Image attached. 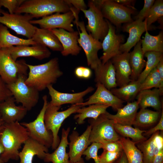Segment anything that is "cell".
<instances>
[{"mask_svg": "<svg viewBox=\"0 0 163 163\" xmlns=\"http://www.w3.org/2000/svg\"><path fill=\"white\" fill-rule=\"evenodd\" d=\"M156 67L160 75L161 81L163 82V56L161 59Z\"/></svg>", "mask_w": 163, "mask_h": 163, "instance_id": "f5cc1de1", "label": "cell"}, {"mask_svg": "<svg viewBox=\"0 0 163 163\" xmlns=\"http://www.w3.org/2000/svg\"><path fill=\"white\" fill-rule=\"evenodd\" d=\"M26 65L29 72L25 83L39 91L56 83L58 79L63 75L57 57L53 58L43 64L32 65L27 63Z\"/></svg>", "mask_w": 163, "mask_h": 163, "instance_id": "7a4b0ae2", "label": "cell"}, {"mask_svg": "<svg viewBox=\"0 0 163 163\" xmlns=\"http://www.w3.org/2000/svg\"><path fill=\"white\" fill-rule=\"evenodd\" d=\"M100 8L104 18L117 29L120 28L122 24L133 21L131 15L134 14L135 10L119 4L113 0H101Z\"/></svg>", "mask_w": 163, "mask_h": 163, "instance_id": "8fae6325", "label": "cell"}, {"mask_svg": "<svg viewBox=\"0 0 163 163\" xmlns=\"http://www.w3.org/2000/svg\"><path fill=\"white\" fill-rule=\"evenodd\" d=\"M70 130V127L66 129H62L61 138L59 145L53 152L46 153L43 160L45 162L72 163L69 159L68 153L66 151V148L69 144L68 137Z\"/></svg>", "mask_w": 163, "mask_h": 163, "instance_id": "4316f807", "label": "cell"}, {"mask_svg": "<svg viewBox=\"0 0 163 163\" xmlns=\"http://www.w3.org/2000/svg\"><path fill=\"white\" fill-rule=\"evenodd\" d=\"M29 137L27 129L19 122L5 123L0 130V144L4 149L1 159L5 163L19 159V150Z\"/></svg>", "mask_w": 163, "mask_h": 163, "instance_id": "6da1fadb", "label": "cell"}, {"mask_svg": "<svg viewBox=\"0 0 163 163\" xmlns=\"http://www.w3.org/2000/svg\"><path fill=\"white\" fill-rule=\"evenodd\" d=\"M66 2L77 10L80 11L87 9V6L83 0H65Z\"/></svg>", "mask_w": 163, "mask_h": 163, "instance_id": "c3c4849f", "label": "cell"}, {"mask_svg": "<svg viewBox=\"0 0 163 163\" xmlns=\"http://www.w3.org/2000/svg\"><path fill=\"white\" fill-rule=\"evenodd\" d=\"M163 130V110L161 115L160 118L157 124L154 127L152 128L143 133V135L149 136L152 134L159 131Z\"/></svg>", "mask_w": 163, "mask_h": 163, "instance_id": "7dc6e473", "label": "cell"}, {"mask_svg": "<svg viewBox=\"0 0 163 163\" xmlns=\"http://www.w3.org/2000/svg\"><path fill=\"white\" fill-rule=\"evenodd\" d=\"M137 101L127 102L126 105L118 109L115 114L107 111L104 114L108 118L113 120L114 123L122 125H133L137 110L139 108Z\"/></svg>", "mask_w": 163, "mask_h": 163, "instance_id": "603a6c76", "label": "cell"}, {"mask_svg": "<svg viewBox=\"0 0 163 163\" xmlns=\"http://www.w3.org/2000/svg\"><path fill=\"white\" fill-rule=\"evenodd\" d=\"M160 115L159 111H154L146 108L140 109L136 113L133 125L139 127L149 126L156 123Z\"/></svg>", "mask_w": 163, "mask_h": 163, "instance_id": "8d00e7d4", "label": "cell"}, {"mask_svg": "<svg viewBox=\"0 0 163 163\" xmlns=\"http://www.w3.org/2000/svg\"><path fill=\"white\" fill-rule=\"evenodd\" d=\"M0 15V23L15 32L31 39L34 35L36 27L30 23L33 18L30 14L14 13L11 14L5 12Z\"/></svg>", "mask_w": 163, "mask_h": 163, "instance_id": "7c38bea8", "label": "cell"}, {"mask_svg": "<svg viewBox=\"0 0 163 163\" xmlns=\"http://www.w3.org/2000/svg\"><path fill=\"white\" fill-rule=\"evenodd\" d=\"M43 107L36 118L29 123L22 122L20 124L27 129L29 136L47 148L52 146L53 136L51 131L46 128L44 121V117L48 101L47 97H43Z\"/></svg>", "mask_w": 163, "mask_h": 163, "instance_id": "52a82bcc", "label": "cell"}, {"mask_svg": "<svg viewBox=\"0 0 163 163\" xmlns=\"http://www.w3.org/2000/svg\"><path fill=\"white\" fill-rule=\"evenodd\" d=\"M13 97L0 102V113L5 123L19 122L25 117L28 111L21 106H17Z\"/></svg>", "mask_w": 163, "mask_h": 163, "instance_id": "7402d4cb", "label": "cell"}, {"mask_svg": "<svg viewBox=\"0 0 163 163\" xmlns=\"http://www.w3.org/2000/svg\"><path fill=\"white\" fill-rule=\"evenodd\" d=\"M91 127L89 140L91 144L94 142L101 143L104 141H117L120 137L114 128V122L107 118L104 114L97 119L89 120Z\"/></svg>", "mask_w": 163, "mask_h": 163, "instance_id": "30bf717a", "label": "cell"}, {"mask_svg": "<svg viewBox=\"0 0 163 163\" xmlns=\"http://www.w3.org/2000/svg\"><path fill=\"white\" fill-rule=\"evenodd\" d=\"M163 0L155 1L145 18L147 26H151L152 24L163 18Z\"/></svg>", "mask_w": 163, "mask_h": 163, "instance_id": "ab89813d", "label": "cell"}, {"mask_svg": "<svg viewBox=\"0 0 163 163\" xmlns=\"http://www.w3.org/2000/svg\"><path fill=\"white\" fill-rule=\"evenodd\" d=\"M12 96V95L8 87L7 84L0 77V102Z\"/></svg>", "mask_w": 163, "mask_h": 163, "instance_id": "bcb514c9", "label": "cell"}, {"mask_svg": "<svg viewBox=\"0 0 163 163\" xmlns=\"http://www.w3.org/2000/svg\"><path fill=\"white\" fill-rule=\"evenodd\" d=\"M109 107L108 105L99 104L82 107L77 110V113L75 115L74 118L79 124L84 123L85 120L87 118L95 120L100 115L104 114Z\"/></svg>", "mask_w": 163, "mask_h": 163, "instance_id": "4dcf8cb0", "label": "cell"}, {"mask_svg": "<svg viewBox=\"0 0 163 163\" xmlns=\"http://www.w3.org/2000/svg\"><path fill=\"white\" fill-rule=\"evenodd\" d=\"M48 152V148L29 137L24 143L21 151L19 152V163H33L35 155L43 160Z\"/></svg>", "mask_w": 163, "mask_h": 163, "instance_id": "cb8c5ba5", "label": "cell"}, {"mask_svg": "<svg viewBox=\"0 0 163 163\" xmlns=\"http://www.w3.org/2000/svg\"><path fill=\"white\" fill-rule=\"evenodd\" d=\"M129 52H125L112 58L110 60L115 71L117 86H122L131 81L132 69L129 62Z\"/></svg>", "mask_w": 163, "mask_h": 163, "instance_id": "ffe728a7", "label": "cell"}, {"mask_svg": "<svg viewBox=\"0 0 163 163\" xmlns=\"http://www.w3.org/2000/svg\"><path fill=\"white\" fill-rule=\"evenodd\" d=\"M37 44L48 47L53 51L61 52L62 47L56 36L50 30L36 27L31 39Z\"/></svg>", "mask_w": 163, "mask_h": 163, "instance_id": "83f0119b", "label": "cell"}, {"mask_svg": "<svg viewBox=\"0 0 163 163\" xmlns=\"http://www.w3.org/2000/svg\"><path fill=\"white\" fill-rule=\"evenodd\" d=\"M158 88L163 93V82H162L158 70L155 67L149 73L143 82L141 84L140 90Z\"/></svg>", "mask_w": 163, "mask_h": 163, "instance_id": "f35d334b", "label": "cell"}, {"mask_svg": "<svg viewBox=\"0 0 163 163\" xmlns=\"http://www.w3.org/2000/svg\"><path fill=\"white\" fill-rule=\"evenodd\" d=\"M154 26L149 27L146 19L144 21L136 20L133 22L124 24L122 27L123 31L129 34V37L125 43L122 44L120 47L122 53H129L131 48L134 46L141 40L142 34L146 30H153L157 28Z\"/></svg>", "mask_w": 163, "mask_h": 163, "instance_id": "9a60e30c", "label": "cell"}, {"mask_svg": "<svg viewBox=\"0 0 163 163\" xmlns=\"http://www.w3.org/2000/svg\"><path fill=\"white\" fill-rule=\"evenodd\" d=\"M47 88L51 97V101L49 103L52 105L56 106H61L65 104L73 105L82 103L84 102V97L94 90L93 87L90 86L82 91L69 93L59 92L56 90L53 85L48 86Z\"/></svg>", "mask_w": 163, "mask_h": 163, "instance_id": "d6986e66", "label": "cell"}, {"mask_svg": "<svg viewBox=\"0 0 163 163\" xmlns=\"http://www.w3.org/2000/svg\"><path fill=\"white\" fill-rule=\"evenodd\" d=\"M122 152H110L103 151L101 155L98 156L99 163H114L120 157Z\"/></svg>", "mask_w": 163, "mask_h": 163, "instance_id": "7bdbcfd3", "label": "cell"}, {"mask_svg": "<svg viewBox=\"0 0 163 163\" xmlns=\"http://www.w3.org/2000/svg\"><path fill=\"white\" fill-rule=\"evenodd\" d=\"M95 82L103 85L109 90L117 87L114 67L110 60L100 64L94 70Z\"/></svg>", "mask_w": 163, "mask_h": 163, "instance_id": "d4e9b609", "label": "cell"}, {"mask_svg": "<svg viewBox=\"0 0 163 163\" xmlns=\"http://www.w3.org/2000/svg\"><path fill=\"white\" fill-rule=\"evenodd\" d=\"M114 128L117 133L123 137L130 138L132 141L138 143L146 139L143 133L146 131L141 130L137 128H134L131 126L122 125L114 123Z\"/></svg>", "mask_w": 163, "mask_h": 163, "instance_id": "d590c367", "label": "cell"}, {"mask_svg": "<svg viewBox=\"0 0 163 163\" xmlns=\"http://www.w3.org/2000/svg\"><path fill=\"white\" fill-rule=\"evenodd\" d=\"M25 0H0V5L7 8L9 13L12 14L15 11Z\"/></svg>", "mask_w": 163, "mask_h": 163, "instance_id": "b9f144b4", "label": "cell"}, {"mask_svg": "<svg viewBox=\"0 0 163 163\" xmlns=\"http://www.w3.org/2000/svg\"><path fill=\"white\" fill-rule=\"evenodd\" d=\"M75 24L78 29L79 38L78 43L84 50L86 58L88 65L94 70L101 62L98 56V51L102 49L101 41L94 39L88 33L85 28L84 22L79 21Z\"/></svg>", "mask_w": 163, "mask_h": 163, "instance_id": "ba28073f", "label": "cell"}, {"mask_svg": "<svg viewBox=\"0 0 163 163\" xmlns=\"http://www.w3.org/2000/svg\"><path fill=\"white\" fill-rule=\"evenodd\" d=\"M96 86V90L87 101L76 105L82 107L92 104H102L111 107L116 110L123 106L124 102L117 98L103 85L97 83Z\"/></svg>", "mask_w": 163, "mask_h": 163, "instance_id": "2e32d148", "label": "cell"}, {"mask_svg": "<svg viewBox=\"0 0 163 163\" xmlns=\"http://www.w3.org/2000/svg\"><path fill=\"white\" fill-rule=\"evenodd\" d=\"M137 146L142 153L143 163H152L156 150L163 149V137L157 132L148 139L138 143Z\"/></svg>", "mask_w": 163, "mask_h": 163, "instance_id": "484cf974", "label": "cell"}, {"mask_svg": "<svg viewBox=\"0 0 163 163\" xmlns=\"http://www.w3.org/2000/svg\"><path fill=\"white\" fill-rule=\"evenodd\" d=\"M87 6L88 9L81 11L88 20L86 31L94 39L102 41L108 32L109 26L101 12L99 2L98 0H89Z\"/></svg>", "mask_w": 163, "mask_h": 163, "instance_id": "277c9868", "label": "cell"}, {"mask_svg": "<svg viewBox=\"0 0 163 163\" xmlns=\"http://www.w3.org/2000/svg\"><path fill=\"white\" fill-rule=\"evenodd\" d=\"M26 64L24 60H14L6 48H0V77L7 84L14 82L19 74L27 76Z\"/></svg>", "mask_w": 163, "mask_h": 163, "instance_id": "9c48e42d", "label": "cell"}, {"mask_svg": "<svg viewBox=\"0 0 163 163\" xmlns=\"http://www.w3.org/2000/svg\"><path fill=\"white\" fill-rule=\"evenodd\" d=\"M141 84L137 80L131 81L128 84L110 91L116 97L123 101H133L140 91Z\"/></svg>", "mask_w": 163, "mask_h": 163, "instance_id": "d6a6232c", "label": "cell"}, {"mask_svg": "<svg viewBox=\"0 0 163 163\" xmlns=\"http://www.w3.org/2000/svg\"><path fill=\"white\" fill-rule=\"evenodd\" d=\"M128 163H143V155L136 143L128 138L120 137L119 140Z\"/></svg>", "mask_w": 163, "mask_h": 163, "instance_id": "836d02e7", "label": "cell"}, {"mask_svg": "<svg viewBox=\"0 0 163 163\" xmlns=\"http://www.w3.org/2000/svg\"><path fill=\"white\" fill-rule=\"evenodd\" d=\"M27 77L24 75L19 74L14 82L7 85L15 102L21 103L27 111H30L38 103L39 95L37 90L25 83Z\"/></svg>", "mask_w": 163, "mask_h": 163, "instance_id": "8992f818", "label": "cell"}, {"mask_svg": "<svg viewBox=\"0 0 163 163\" xmlns=\"http://www.w3.org/2000/svg\"><path fill=\"white\" fill-rule=\"evenodd\" d=\"M103 151L110 152H119L123 151L122 145L119 140L117 141H104L101 143Z\"/></svg>", "mask_w": 163, "mask_h": 163, "instance_id": "ee69618b", "label": "cell"}, {"mask_svg": "<svg viewBox=\"0 0 163 163\" xmlns=\"http://www.w3.org/2000/svg\"><path fill=\"white\" fill-rule=\"evenodd\" d=\"M162 95L157 88L140 91L136 98L140 109L151 107L157 111L162 107L160 96Z\"/></svg>", "mask_w": 163, "mask_h": 163, "instance_id": "f1b7e54d", "label": "cell"}, {"mask_svg": "<svg viewBox=\"0 0 163 163\" xmlns=\"http://www.w3.org/2000/svg\"><path fill=\"white\" fill-rule=\"evenodd\" d=\"M74 19V14L70 11L65 13H55L40 19L31 20L30 22L32 24H38L42 28L49 30L61 28L73 32L74 30L72 23Z\"/></svg>", "mask_w": 163, "mask_h": 163, "instance_id": "4fadbf2b", "label": "cell"}, {"mask_svg": "<svg viewBox=\"0 0 163 163\" xmlns=\"http://www.w3.org/2000/svg\"><path fill=\"white\" fill-rule=\"evenodd\" d=\"M50 30L56 36L61 44L62 50L61 53L63 56H77L80 53L82 48L78 43V31L69 32L61 28Z\"/></svg>", "mask_w": 163, "mask_h": 163, "instance_id": "ac0fdd59", "label": "cell"}, {"mask_svg": "<svg viewBox=\"0 0 163 163\" xmlns=\"http://www.w3.org/2000/svg\"><path fill=\"white\" fill-rule=\"evenodd\" d=\"M115 2L126 7L136 10L135 7L136 0H113Z\"/></svg>", "mask_w": 163, "mask_h": 163, "instance_id": "681fc988", "label": "cell"}, {"mask_svg": "<svg viewBox=\"0 0 163 163\" xmlns=\"http://www.w3.org/2000/svg\"><path fill=\"white\" fill-rule=\"evenodd\" d=\"M101 147L102 145L100 143L96 142L92 143L83 153V155L85 156V159L89 160L92 158L94 159L95 163H99L97 152L98 150L101 148Z\"/></svg>", "mask_w": 163, "mask_h": 163, "instance_id": "60d3db41", "label": "cell"}, {"mask_svg": "<svg viewBox=\"0 0 163 163\" xmlns=\"http://www.w3.org/2000/svg\"><path fill=\"white\" fill-rule=\"evenodd\" d=\"M155 1L154 0H145L143 7L139 13L135 17V20L139 19L143 21L146 18Z\"/></svg>", "mask_w": 163, "mask_h": 163, "instance_id": "f6af8a7d", "label": "cell"}, {"mask_svg": "<svg viewBox=\"0 0 163 163\" xmlns=\"http://www.w3.org/2000/svg\"><path fill=\"white\" fill-rule=\"evenodd\" d=\"M37 43L32 39H24L11 34L8 27L0 24V48L20 45H34Z\"/></svg>", "mask_w": 163, "mask_h": 163, "instance_id": "1f68e13d", "label": "cell"}, {"mask_svg": "<svg viewBox=\"0 0 163 163\" xmlns=\"http://www.w3.org/2000/svg\"><path fill=\"white\" fill-rule=\"evenodd\" d=\"M129 53V62L132 69L130 79L131 81L137 80L145 67L146 62L142 48L141 39Z\"/></svg>", "mask_w": 163, "mask_h": 163, "instance_id": "f546056e", "label": "cell"}, {"mask_svg": "<svg viewBox=\"0 0 163 163\" xmlns=\"http://www.w3.org/2000/svg\"><path fill=\"white\" fill-rule=\"evenodd\" d=\"M61 106L51 105L48 102L44 117V121L46 129L51 131L53 136L51 147L55 150L60 142L58 133L64 121L72 114L76 113L81 106L73 104L67 109L59 111Z\"/></svg>", "mask_w": 163, "mask_h": 163, "instance_id": "5b68a950", "label": "cell"}, {"mask_svg": "<svg viewBox=\"0 0 163 163\" xmlns=\"http://www.w3.org/2000/svg\"><path fill=\"white\" fill-rule=\"evenodd\" d=\"M114 163H128L125 154L123 150L120 157Z\"/></svg>", "mask_w": 163, "mask_h": 163, "instance_id": "db71d44e", "label": "cell"}, {"mask_svg": "<svg viewBox=\"0 0 163 163\" xmlns=\"http://www.w3.org/2000/svg\"><path fill=\"white\" fill-rule=\"evenodd\" d=\"M145 36L141 39V46L144 53L149 51L163 52V32L160 31L158 34L153 36L148 30L145 32Z\"/></svg>", "mask_w": 163, "mask_h": 163, "instance_id": "e575fe53", "label": "cell"}, {"mask_svg": "<svg viewBox=\"0 0 163 163\" xmlns=\"http://www.w3.org/2000/svg\"><path fill=\"white\" fill-rule=\"evenodd\" d=\"M81 74L82 78L88 79L91 76L92 71L90 68L82 66Z\"/></svg>", "mask_w": 163, "mask_h": 163, "instance_id": "f907efd6", "label": "cell"}, {"mask_svg": "<svg viewBox=\"0 0 163 163\" xmlns=\"http://www.w3.org/2000/svg\"><path fill=\"white\" fill-rule=\"evenodd\" d=\"M1 129H0V130ZM4 151V149L2 145L0 144V163H5L0 158L1 155L3 152Z\"/></svg>", "mask_w": 163, "mask_h": 163, "instance_id": "11a10c76", "label": "cell"}, {"mask_svg": "<svg viewBox=\"0 0 163 163\" xmlns=\"http://www.w3.org/2000/svg\"><path fill=\"white\" fill-rule=\"evenodd\" d=\"M4 12L5 11L2 8V7L0 5V15L2 14V13Z\"/></svg>", "mask_w": 163, "mask_h": 163, "instance_id": "680465c9", "label": "cell"}, {"mask_svg": "<svg viewBox=\"0 0 163 163\" xmlns=\"http://www.w3.org/2000/svg\"><path fill=\"white\" fill-rule=\"evenodd\" d=\"M70 11L65 0H25L15 13L29 14L33 18H38Z\"/></svg>", "mask_w": 163, "mask_h": 163, "instance_id": "3957f363", "label": "cell"}, {"mask_svg": "<svg viewBox=\"0 0 163 163\" xmlns=\"http://www.w3.org/2000/svg\"><path fill=\"white\" fill-rule=\"evenodd\" d=\"M5 123L3 121L2 116L0 113V129L2 128L4 125Z\"/></svg>", "mask_w": 163, "mask_h": 163, "instance_id": "9f6ffc18", "label": "cell"}, {"mask_svg": "<svg viewBox=\"0 0 163 163\" xmlns=\"http://www.w3.org/2000/svg\"><path fill=\"white\" fill-rule=\"evenodd\" d=\"M144 56L146 58L145 68L138 77L137 81L142 83L149 73L156 67L161 58L163 56V53L149 51L145 53Z\"/></svg>", "mask_w": 163, "mask_h": 163, "instance_id": "74e56055", "label": "cell"}, {"mask_svg": "<svg viewBox=\"0 0 163 163\" xmlns=\"http://www.w3.org/2000/svg\"><path fill=\"white\" fill-rule=\"evenodd\" d=\"M107 21L109 29L101 42L103 53L100 58L103 64L115 56L122 53L120 51V47L125 41L124 36L117 34L115 27L108 20Z\"/></svg>", "mask_w": 163, "mask_h": 163, "instance_id": "5bb4252c", "label": "cell"}, {"mask_svg": "<svg viewBox=\"0 0 163 163\" xmlns=\"http://www.w3.org/2000/svg\"><path fill=\"white\" fill-rule=\"evenodd\" d=\"M15 61L22 57H32L39 60L49 58L51 53L48 48L39 44L20 45L6 48Z\"/></svg>", "mask_w": 163, "mask_h": 163, "instance_id": "44dd1931", "label": "cell"}, {"mask_svg": "<svg viewBox=\"0 0 163 163\" xmlns=\"http://www.w3.org/2000/svg\"><path fill=\"white\" fill-rule=\"evenodd\" d=\"M74 163H85L83 158H82L79 161Z\"/></svg>", "mask_w": 163, "mask_h": 163, "instance_id": "6f0895ef", "label": "cell"}, {"mask_svg": "<svg viewBox=\"0 0 163 163\" xmlns=\"http://www.w3.org/2000/svg\"><path fill=\"white\" fill-rule=\"evenodd\" d=\"M152 163H163V149L160 150L154 156Z\"/></svg>", "mask_w": 163, "mask_h": 163, "instance_id": "816d5d0a", "label": "cell"}, {"mask_svg": "<svg viewBox=\"0 0 163 163\" xmlns=\"http://www.w3.org/2000/svg\"><path fill=\"white\" fill-rule=\"evenodd\" d=\"M91 127L88 126L85 130L81 135L76 131L73 130L69 136V151L68 153L70 161L75 163L82 158V156L85 150L91 144L89 137Z\"/></svg>", "mask_w": 163, "mask_h": 163, "instance_id": "e0dca14e", "label": "cell"}]
</instances>
